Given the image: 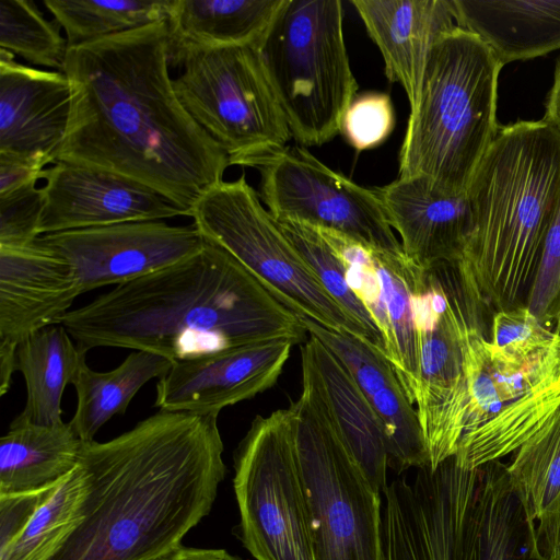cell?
I'll list each match as a JSON object with an SVG mask.
<instances>
[{
  "label": "cell",
  "instance_id": "cell-1",
  "mask_svg": "<svg viewBox=\"0 0 560 560\" xmlns=\"http://www.w3.org/2000/svg\"><path fill=\"white\" fill-rule=\"evenodd\" d=\"M167 22L69 47L62 72L71 92L59 161L144 184L187 217L223 180L224 150L182 105L170 74Z\"/></svg>",
  "mask_w": 560,
  "mask_h": 560
},
{
  "label": "cell",
  "instance_id": "cell-2",
  "mask_svg": "<svg viewBox=\"0 0 560 560\" xmlns=\"http://www.w3.org/2000/svg\"><path fill=\"white\" fill-rule=\"evenodd\" d=\"M218 416L159 410L83 442L84 520L48 560H148L182 545L225 477Z\"/></svg>",
  "mask_w": 560,
  "mask_h": 560
},
{
  "label": "cell",
  "instance_id": "cell-3",
  "mask_svg": "<svg viewBox=\"0 0 560 560\" xmlns=\"http://www.w3.org/2000/svg\"><path fill=\"white\" fill-rule=\"evenodd\" d=\"M79 347L126 348L173 362L308 334L231 254L207 241L196 254L98 295L60 323Z\"/></svg>",
  "mask_w": 560,
  "mask_h": 560
},
{
  "label": "cell",
  "instance_id": "cell-4",
  "mask_svg": "<svg viewBox=\"0 0 560 560\" xmlns=\"http://www.w3.org/2000/svg\"><path fill=\"white\" fill-rule=\"evenodd\" d=\"M467 196L463 267L492 313L526 305L560 196V132L542 119L500 125Z\"/></svg>",
  "mask_w": 560,
  "mask_h": 560
},
{
  "label": "cell",
  "instance_id": "cell-5",
  "mask_svg": "<svg viewBox=\"0 0 560 560\" xmlns=\"http://www.w3.org/2000/svg\"><path fill=\"white\" fill-rule=\"evenodd\" d=\"M502 68L487 44L466 28L455 25L439 37L419 103L409 114L398 177H423L440 195H467L500 126Z\"/></svg>",
  "mask_w": 560,
  "mask_h": 560
},
{
  "label": "cell",
  "instance_id": "cell-6",
  "mask_svg": "<svg viewBox=\"0 0 560 560\" xmlns=\"http://www.w3.org/2000/svg\"><path fill=\"white\" fill-rule=\"evenodd\" d=\"M407 279L420 348L417 411L435 468L456 453L467 402L468 343L475 332H490L493 313L460 260L420 266L408 258Z\"/></svg>",
  "mask_w": 560,
  "mask_h": 560
},
{
  "label": "cell",
  "instance_id": "cell-7",
  "mask_svg": "<svg viewBox=\"0 0 560 560\" xmlns=\"http://www.w3.org/2000/svg\"><path fill=\"white\" fill-rule=\"evenodd\" d=\"M291 137L320 145L341 132L357 96L340 0H283L256 46Z\"/></svg>",
  "mask_w": 560,
  "mask_h": 560
},
{
  "label": "cell",
  "instance_id": "cell-8",
  "mask_svg": "<svg viewBox=\"0 0 560 560\" xmlns=\"http://www.w3.org/2000/svg\"><path fill=\"white\" fill-rule=\"evenodd\" d=\"M475 332L466 355L467 402L454 455L468 469L502 460L560 408V338L499 348Z\"/></svg>",
  "mask_w": 560,
  "mask_h": 560
},
{
  "label": "cell",
  "instance_id": "cell-9",
  "mask_svg": "<svg viewBox=\"0 0 560 560\" xmlns=\"http://www.w3.org/2000/svg\"><path fill=\"white\" fill-rule=\"evenodd\" d=\"M190 217L205 240L231 254L300 318L350 334L372 346L365 329L324 289L244 174L209 188Z\"/></svg>",
  "mask_w": 560,
  "mask_h": 560
},
{
  "label": "cell",
  "instance_id": "cell-10",
  "mask_svg": "<svg viewBox=\"0 0 560 560\" xmlns=\"http://www.w3.org/2000/svg\"><path fill=\"white\" fill-rule=\"evenodd\" d=\"M171 67L182 69L173 79L182 105L230 165L248 167L287 145L291 132L257 47H171Z\"/></svg>",
  "mask_w": 560,
  "mask_h": 560
},
{
  "label": "cell",
  "instance_id": "cell-11",
  "mask_svg": "<svg viewBox=\"0 0 560 560\" xmlns=\"http://www.w3.org/2000/svg\"><path fill=\"white\" fill-rule=\"evenodd\" d=\"M289 408L314 560H384L382 494L308 389Z\"/></svg>",
  "mask_w": 560,
  "mask_h": 560
},
{
  "label": "cell",
  "instance_id": "cell-12",
  "mask_svg": "<svg viewBox=\"0 0 560 560\" xmlns=\"http://www.w3.org/2000/svg\"><path fill=\"white\" fill-rule=\"evenodd\" d=\"M238 538L256 560H314L290 408L256 416L234 452Z\"/></svg>",
  "mask_w": 560,
  "mask_h": 560
},
{
  "label": "cell",
  "instance_id": "cell-13",
  "mask_svg": "<svg viewBox=\"0 0 560 560\" xmlns=\"http://www.w3.org/2000/svg\"><path fill=\"white\" fill-rule=\"evenodd\" d=\"M248 167L259 172V197L277 221L334 231L377 249L402 253L375 188L331 170L305 147L285 145Z\"/></svg>",
  "mask_w": 560,
  "mask_h": 560
},
{
  "label": "cell",
  "instance_id": "cell-14",
  "mask_svg": "<svg viewBox=\"0 0 560 560\" xmlns=\"http://www.w3.org/2000/svg\"><path fill=\"white\" fill-rule=\"evenodd\" d=\"M452 486L450 560H546L505 462L468 469L454 457Z\"/></svg>",
  "mask_w": 560,
  "mask_h": 560
},
{
  "label": "cell",
  "instance_id": "cell-15",
  "mask_svg": "<svg viewBox=\"0 0 560 560\" xmlns=\"http://www.w3.org/2000/svg\"><path fill=\"white\" fill-rule=\"evenodd\" d=\"M40 240L70 261L83 293L164 269L206 243L195 224L171 225L162 220L48 233Z\"/></svg>",
  "mask_w": 560,
  "mask_h": 560
},
{
  "label": "cell",
  "instance_id": "cell-16",
  "mask_svg": "<svg viewBox=\"0 0 560 560\" xmlns=\"http://www.w3.org/2000/svg\"><path fill=\"white\" fill-rule=\"evenodd\" d=\"M39 235L187 213L158 190L101 168L59 161L43 170Z\"/></svg>",
  "mask_w": 560,
  "mask_h": 560
},
{
  "label": "cell",
  "instance_id": "cell-17",
  "mask_svg": "<svg viewBox=\"0 0 560 560\" xmlns=\"http://www.w3.org/2000/svg\"><path fill=\"white\" fill-rule=\"evenodd\" d=\"M294 345L271 339L176 361L159 378L154 404L164 411L219 415L272 387Z\"/></svg>",
  "mask_w": 560,
  "mask_h": 560
},
{
  "label": "cell",
  "instance_id": "cell-18",
  "mask_svg": "<svg viewBox=\"0 0 560 560\" xmlns=\"http://www.w3.org/2000/svg\"><path fill=\"white\" fill-rule=\"evenodd\" d=\"M81 294L70 261L40 236L24 245L0 246V340L19 343L59 324Z\"/></svg>",
  "mask_w": 560,
  "mask_h": 560
},
{
  "label": "cell",
  "instance_id": "cell-19",
  "mask_svg": "<svg viewBox=\"0 0 560 560\" xmlns=\"http://www.w3.org/2000/svg\"><path fill=\"white\" fill-rule=\"evenodd\" d=\"M301 322L310 335L340 359L369 401L382 425L388 467L401 474L430 465L418 411L386 355L350 334L325 328L305 317Z\"/></svg>",
  "mask_w": 560,
  "mask_h": 560
},
{
  "label": "cell",
  "instance_id": "cell-20",
  "mask_svg": "<svg viewBox=\"0 0 560 560\" xmlns=\"http://www.w3.org/2000/svg\"><path fill=\"white\" fill-rule=\"evenodd\" d=\"M70 107V84L63 72L24 66L0 48V153H42L55 163Z\"/></svg>",
  "mask_w": 560,
  "mask_h": 560
},
{
  "label": "cell",
  "instance_id": "cell-21",
  "mask_svg": "<svg viewBox=\"0 0 560 560\" xmlns=\"http://www.w3.org/2000/svg\"><path fill=\"white\" fill-rule=\"evenodd\" d=\"M302 387L316 399L373 488H387V452L378 418L340 359L310 335L301 350Z\"/></svg>",
  "mask_w": 560,
  "mask_h": 560
},
{
  "label": "cell",
  "instance_id": "cell-22",
  "mask_svg": "<svg viewBox=\"0 0 560 560\" xmlns=\"http://www.w3.org/2000/svg\"><path fill=\"white\" fill-rule=\"evenodd\" d=\"M384 60L388 80L405 90L410 113L419 103L423 74L439 37L457 25L452 0H352Z\"/></svg>",
  "mask_w": 560,
  "mask_h": 560
},
{
  "label": "cell",
  "instance_id": "cell-23",
  "mask_svg": "<svg viewBox=\"0 0 560 560\" xmlns=\"http://www.w3.org/2000/svg\"><path fill=\"white\" fill-rule=\"evenodd\" d=\"M404 254L420 266L460 260L472 223L467 195L445 196L420 176L375 188Z\"/></svg>",
  "mask_w": 560,
  "mask_h": 560
},
{
  "label": "cell",
  "instance_id": "cell-24",
  "mask_svg": "<svg viewBox=\"0 0 560 560\" xmlns=\"http://www.w3.org/2000/svg\"><path fill=\"white\" fill-rule=\"evenodd\" d=\"M458 26L476 34L504 67L560 49V0H452Z\"/></svg>",
  "mask_w": 560,
  "mask_h": 560
},
{
  "label": "cell",
  "instance_id": "cell-25",
  "mask_svg": "<svg viewBox=\"0 0 560 560\" xmlns=\"http://www.w3.org/2000/svg\"><path fill=\"white\" fill-rule=\"evenodd\" d=\"M82 445L70 422L42 425L16 416L0 439V495L58 485L78 466Z\"/></svg>",
  "mask_w": 560,
  "mask_h": 560
},
{
  "label": "cell",
  "instance_id": "cell-26",
  "mask_svg": "<svg viewBox=\"0 0 560 560\" xmlns=\"http://www.w3.org/2000/svg\"><path fill=\"white\" fill-rule=\"evenodd\" d=\"M86 353L61 324L23 338L18 343L16 371L26 385V402L18 416L42 425L61 422L63 392L86 364Z\"/></svg>",
  "mask_w": 560,
  "mask_h": 560
},
{
  "label": "cell",
  "instance_id": "cell-27",
  "mask_svg": "<svg viewBox=\"0 0 560 560\" xmlns=\"http://www.w3.org/2000/svg\"><path fill=\"white\" fill-rule=\"evenodd\" d=\"M283 0H173L171 47L257 46Z\"/></svg>",
  "mask_w": 560,
  "mask_h": 560
},
{
  "label": "cell",
  "instance_id": "cell-28",
  "mask_svg": "<svg viewBox=\"0 0 560 560\" xmlns=\"http://www.w3.org/2000/svg\"><path fill=\"white\" fill-rule=\"evenodd\" d=\"M173 363L160 354L135 350L117 368L107 372L94 371L85 364L73 383L77 406L69 421L81 441H94L109 419L126 412L144 384L162 377Z\"/></svg>",
  "mask_w": 560,
  "mask_h": 560
},
{
  "label": "cell",
  "instance_id": "cell-29",
  "mask_svg": "<svg viewBox=\"0 0 560 560\" xmlns=\"http://www.w3.org/2000/svg\"><path fill=\"white\" fill-rule=\"evenodd\" d=\"M506 469L536 524L540 546L560 511V408L510 456Z\"/></svg>",
  "mask_w": 560,
  "mask_h": 560
},
{
  "label": "cell",
  "instance_id": "cell-30",
  "mask_svg": "<svg viewBox=\"0 0 560 560\" xmlns=\"http://www.w3.org/2000/svg\"><path fill=\"white\" fill-rule=\"evenodd\" d=\"M89 479L78 466L35 510L19 533L0 546V560H48L84 520Z\"/></svg>",
  "mask_w": 560,
  "mask_h": 560
},
{
  "label": "cell",
  "instance_id": "cell-31",
  "mask_svg": "<svg viewBox=\"0 0 560 560\" xmlns=\"http://www.w3.org/2000/svg\"><path fill=\"white\" fill-rule=\"evenodd\" d=\"M173 0H44L69 47L167 21Z\"/></svg>",
  "mask_w": 560,
  "mask_h": 560
},
{
  "label": "cell",
  "instance_id": "cell-32",
  "mask_svg": "<svg viewBox=\"0 0 560 560\" xmlns=\"http://www.w3.org/2000/svg\"><path fill=\"white\" fill-rule=\"evenodd\" d=\"M0 47L24 60L62 72L68 43L59 23L30 0H0Z\"/></svg>",
  "mask_w": 560,
  "mask_h": 560
},
{
  "label": "cell",
  "instance_id": "cell-33",
  "mask_svg": "<svg viewBox=\"0 0 560 560\" xmlns=\"http://www.w3.org/2000/svg\"><path fill=\"white\" fill-rule=\"evenodd\" d=\"M278 223L328 294L365 329L372 346L386 355L384 341L375 322L349 288L342 262L320 233L315 228L299 222Z\"/></svg>",
  "mask_w": 560,
  "mask_h": 560
},
{
  "label": "cell",
  "instance_id": "cell-34",
  "mask_svg": "<svg viewBox=\"0 0 560 560\" xmlns=\"http://www.w3.org/2000/svg\"><path fill=\"white\" fill-rule=\"evenodd\" d=\"M395 125L394 108L386 93L357 95L348 107L341 125L347 141L358 151L380 145Z\"/></svg>",
  "mask_w": 560,
  "mask_h": 560
},
{
  "label": "cell",
  "instance_id": "cell-35",
  "mask_svg": "<svg viewBox=\"0 0 560 560\" xmlns=\"http://www.w3.org/2000/svg\"><path fill=\"white\" fill-rule=\"evenodd\" d=\"M526 306L550 328L560 314V196L544 240Z\"/></svg>",
  "mask_w": 560,
  "mask_h": 560
},
{
  "label": "cell",
  "instance_id": "cell-36",
  "mask_svg": "<svg viewBox=\"0 0 560 560\" xmlns=\"http://www.w3.org/2000/svg\"><path fill=\"white\" fill-rule=\"evenodd\" d=\"M36 184L0 197V246L24 245L40 236L38 225L44 199Z\"/></svg>",
  "mask_w": 560,
  "mask_h": 560
},
{
  "label": "cell",
  "instance_id": "cell-37",
  "mask_svg": "<svg viewBox=\"0 0 560 560\" xmlns=\"http://www.w3.org/2000/svg\"><path fill=\"white\" fill-rule=\"evenodd\" d=\"M555 335L524 305L494 312L489 340L499 348H517L548 341Z\"/></svg>",
  "mask_w": 560,
  "mask_h": 560
},
{
  "label": "cell",
  "instance_id": "cell-38",
  "mask_svg": "<svg viewBox=\"0 0 560 560\" xmlns=\"http://www.w3.org/2000/svg\"><path fill=\"white\" fill-rule=\"evenodd\" d=\"M54 160L42 153H0V197L8 196L40 179L45 166Z\"/></svg>",
  "mask_w": 560,
  "mask_h": 560
},
{
  "label": "cell",
  "instance_id": "cell-39",
  "mask_svg": "<svg viewBox=\"0 0 560 560\" xmlns=\"http://www.w3.org/2000/svg\"><path fill=\"white\" fill-rule=\"evenodd\" d=\"M148 560H242L225 549L198 548L179 545L178 547Z\"/></svg>",
  "mask_w": 560,
  "mask_h": 560
},
{
  "label": "cell",
  "instance_id": "cell-40",
  "mask_svg": "<svg viewBox=\"0 0 560 560\" xmlns=\"http://www.w3.org/2000/svg\"><path fill=\"white\" fill-rule=\"evenodd\" d=\"M18 343L0 340V396H4L12 383V375L16 371Z\"/></svg>",
  "mask_w": 560,
  "mask_h": 560
},
{
  "label": "cell",
  "instance_id": "cell-41",
  "mask_svg": "<svg viewBox=\"0 0 560 560\" xmlns=\"http://www.w3.org/2000/svg\"><path fill=\"white\" fill-rule=\"evenodd\" d=\"M541 119L560 132V55L556 61L553 81L546 96L545 115Z\"/></svg>",
  "mask_w": 560,
  "mask_h": 560
},
{
  "label": "cell",
  "instance_id": "cell-42",
  "mask_svg": "<svg viewBox=\"0 0 560 560\" xmlns=\"http://www.w3.org/2000/svg\"><path fill=\"white\" fill-rule=\"evenodd\" d=\"M540 550L546 560H560V511L552 529L540 542Z\"/></svg>",
  "mask_w": 560,
  "mask_h": 560
},
{
  "label": "cell",
  "instance_id": "cell-43",
  "mask_svg": "<svg viewBox=\"0 0 560 560\" xmlns=\"http://www.w3.org/2000/svg\"><path fill=\"white\" fill-rule=\"evenodd\" d=\"M555 331L557 332V335L559 336L560 338V314L559 316L557 317L556 319V324H555Z\"/></svg>",
  "mask_w": 560,
  "mask_h": 560
}]
</instances>
